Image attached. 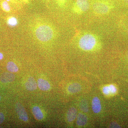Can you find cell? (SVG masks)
Masks as SVG:
<instances>
[{
  "label": "cell",
  "instance_id": "obj_1",
  "mask_svg": "<svg viewBox=\"0 0 128 128\" xmlns=\"http://www.w3.org/2000/svg\"><path fill=\"white\" fill-rule=\"evenodd\" d=\"M34 36L38 41L46 43L52 41L55 37V31L52 26L45 22H38L32 28Z\"/></svg>",
  "mask_w": 128,
  "mask_h": 128
},
{
  "label": "cell",
  "instance_id": "obj_23",
  "mask_svg": "<svg viewBox=\"0 0 128 128\" xmlns=\"http://www.w3.org/2000/svg\"><path fill=\"white\" fill-rule=\"evenodd\" d=\"M22 1H23L25 2H28V0H22Z\"/></svg>",
  "mask_w": 128,
  "mask_h": 128
},
{
  "label": "cell",
  "instance_id": "obj_16",
  "mask_svg": "<svg viewBox=\"0 0 128 128\" xmlns=\"http://www.w3.org/2000/svg\"><path fill=\"white\" fill-rule=\"evenodd\" d=\"M8 24L11 26H15L17 25L18 20L16 18L14 17H10L8 19Z\"/></svg>",
  "mask_w": 128,
  "mask_h": 128
},
{
  "label": "cell",
  "instance_id": "obj_26",
  "mask_svg": "<svg viewBox=\"0 0 128 128\" xmlns=\"http://www.w3.org/2000/svg\"><path fill=\"white\" fill-rule=\"evenodd\" d=\"M1 98V97L0 96V100Z\"/></svg>",
  "mask_w": 128,
  "mask_h": 128
},
{
  "label": "cell",
  "instance_id": "obj_18",
  "mask_svg": "<svg viewBox=\"0 0 128 128\" xmlns=\"http://www.w3.org/2000/svg\"><path fill=\"white\" fill-rule=\"evenodd\" d=\"M102 92L104 94L106 95H108L110 93V89H109V86H105L102 89Z\"/></svg>",
  "mask_w": 128,
  "mask_h": 128
},
{
  "label": "cell",
  "instance_id": "obj_6",
  "mask_svg": "<svg viewBox=\"0 0 128 128\" xmlns=\"http://www.w3.org/2000/svg\"><path fill=\"white\" fill-rule=\"evenodd\" d=\"M15 76L12 73L5 72L1 76V82L3 83H9L12 82L15 80Z\"/></svg>",
  "mask_w": 128,
  "mask_h": 128
},
{
  "label": "cell",
  "instance_id": "obj_11",
  "mask_svg": "<svg viewBox=\"0 0 128 128\" xmlns=\"http://www.w3.org/2000/svg\"><path fill=\"white\" fill-rule=\"evenodd\" d=\"M32 112L34 118L38 120H41L43 118V114L38 106H34V107L32 109Z\"/></svg>",
  "mask_w": 128,
  "mask_h": 128
},
{
  "label": "cell",
  "instance_id": "obj_8",
  "mask_svg": "<svg viewBox=\"0 0 128 128\" xmlns=\"http://www.w3.org/2000/svg\"><path fill=\"white\" fill-rule=\"evenodd\" d=\"M92 108L93 112L95 113H98L101 111L100 102L98 98L95 97L92 101Z\"/></svg>",
  "mask_w": 128,
  "mask_h": 128
},
{
  "label": "cell",
  "instance_id": "obj_13",
  "mask_svg": "<svg viewBox=\"0 0 128 128\" xmlns=\"http://www.w3.org/2000/svg\"><path fill=\"white\" fill-rule=\"evenodd\" d=\"M81 86L78 83H72L69 86L68 88V92L70 93H74L80 90Z\"/></svg>",
  "mask_w": 128,
  "mask_h": 128
},
{
  "label": "cell",
  "instance_id": "obj_19",
  "mask_svg": "<svg viewBox=\"0 0 128 128\" xmlns=\"http://www.w3.org/2000/svg\"><path fill=\"white\" fill-rule=\"evenodd\" d=\"M108 86H109V89H110V93H112V94H114L116 92V89L114 86L113 85H110Z\"/></svg>",
  "mask_w": 128,
  "mask_h": 128
},
{
  "label": "cell",
  "instance_id": "obj_5",
  "mask_svg": "<svg viewBox=\"0 0 128 128\" xmlns=\"http://www.w3.org/2000/svg\"><path fill=\"white\" fill-rule=\"evenodd\" d=\"M16 112L20 119L24 121H26L28 119V114L24 108L20 103L17 102L16 105Z\"/></svg>",
  "mask_w": 128,
  "mask_h": 128
},
{
  "label": "cell",
  "instance_id": "obj_21",
  "mask_svg": "<svg viewBox=\"0 0 128 128\" xmlns=\"http://www.w3.org/2000/svg\"><path fill=\"white\" fill-rule=\"evenodd\" d=\"M110 128H119L120 127L117 124L115 123H113L110 124Z\"/></svg>",
  "mask_w": 128,
  "mask_h": 128
},
{
  "label": "cell",
  "instance_id": "obj_3",
  "mask_svg": "<svg viewBox=\"0 0 128 128\" xmlns=\"http://www.w3.org/2000/svg\"><path fill=\"white\" fill-rule=\"evenodd\" d=\"M94 12L99 14H105L107 13L109 10L110 7L108 5L102 2H96L93 6Z\"/></svg>",
  "mask_w": 128,
  "mask_h": 128
},
{
  "label": "cell",
  "instance_id": "obj_7",
  "mask_svg": "<svg viewBox=\"0 0 128 128\" xmlns=\"http://www.w3.org/2000/svg\"><path fill=\"white\" fill-rule=\"evenodd\" d=\"M25 86L28 90L32 91L36 89L37 83L34 78L31 76L28 79L27 81L25 83Z\"/></svg>",
  "mask_w": 128,
  "mask_h": 128
},
{
  "label": "cell",
  "instance_id": "obj_2",
  "mask_svg": "<svg viewBox=\"0 0 128 128\" xmlns=\"http://www.w3.org/2000/svg\"><path fill=\"white\" fill-rule=\"evenodd\" d=\"M98 40L96 36L91 34H87L80 37L78 42L80 48L82 50H92L97 44Z\"/></svg>",
  "mask_w": 128,
  "mask_h": 128
},
{
  "label": "cell",
  "instance_id": "obj_24",
  "mask_svg": "<svg viewBox=\"0 0 128 128\" xmlns=\"http://www.w3.org/2000/svg\"><path fill=\"white\" fill-rule=\"evenodd\" d=\"M58 0L59 1H60V2H63L65 0Z\"/></svg>",
  "mask_w": 128,
  "mask_h": 128
},
{
  "label": "cell",
  "instance_id": "obj_4",
  "mask_svg": "<svg viewBox=\"0 0 128 128\" xmlns=\"http://www.w3.org/2000/svg\"><path fill=\"white\" fill-rule=\"evenodd\" d=\"M75 6L77 11L84 12L89 9V2L88 0H76Z\"/></svg>",
  "mask_w": 128,
  "mask_h": 128
},
{
  "label": "cell",
  "instance_id": "obj_22",
  "mask_svg": "<svg viewBox=\"0 0 128 128\" xmlns=\"http://www.w3.org/2000/svg\"><path fill=\"white\" fill-rule=\"evenodd\" d=\"M3 57V54L1 53L0 52V60L2 59Z\"/></svg>",
  "mask_w": 128,
  "mask_h": 128
},
{
  "label": "cell",
  "instance_id": "obj_14",
  "mask_svg": "<svg viewBox=\"0 0 128 128\" xmlns=\"http://www.w3.org/2000/svg\"><path fill=\"white\" fill-rule=\"evenodd\" d=\"M6 69L12 73H15L18 71V68L14 62L10 61L7 63Z\"/></svg>",
  "mask_w": 128,
  "mask_h": 128
},
{
  "label": "cell",
  "instance_id": "obj_20",
  "mask_svg": "<svg viewBox=\"0 0 128 128\" xmlns=\"http://www.w3.org/2000/svg\"><path fill=\"white\" fill-rule=\"evenodd\" d=\"M5 119V117L4 114L2 112H0V124L2 123Z\"/></svg>",
  "mask_w": 128,
  "mask_h": 128
},
{
  "label": "cell",
  "instance_id": "obj_15",
  "mask_svg": "<svg viewBox=\"0 0 128 128\" xmlns=\"http://www.w3.org/2000/svg\"><path fill=\"white\" fill-rule=\"evenodd\" d=\"M1 6L4 11L6 12H9L10 11V7L6 1H3L2 2Z\"/></svg>",
  "mask_w": 128,
  "mask_h": 128
},
{
  "label": "cell",
  "instance_id": "obj_17",
  "mask_svg": "<svg viewBox=\"0 0 128 128\" xmlns=\"http://www.w3.org/2000/svg\"><path fill=\"white\" fill-rule=\"evenodd\" d=\"M80 108L83 112H86L88 111V106L86 102L82 101L80 104Z\"/></svg>",
  "mask_w": 128,
  "mask_h": 128
},
{
  "label": "cell",
  "instance_id": "obj_25",
  "mask_svg": "<svg viewBox=\"0 0 128 128\" xmlns=\"http://www.w3.org/2000/svg\"><path fill=\"white\" fill-rule=\"evenodd\" d=\"M5 0L7 2H9L11 0Z\"/></svg>",
  "mask_w": 128,
  "mask_h": 128
},
{
  "label": "cell",
  "instance_id": "obj_12",
  "mask_svg": "<svg viewBox=\"0 0 128 128\" xmlns=\"http://www.w3.org/2000/svg\"><path fill=\"white\" fill-rule=\"evenodd\" d=\"M87 118L86 115L82 114H79L77 117L76 124L79 126H83L87 122Z\"/></svg>",
  "mask_w": 128,
  "mask_h": 128
},
{
  "label": "cell",
  "instance_id": "obj_9",
  "mask_svg": "<svg viewBox=\"0 0 128 128\" xmlns=\"http://www.w3.org/2000/svg\"><path fill=\"white\" fill-rule=\"evenodd\" d=\"M38 85L40 90L43 91L48 90L50 88L49 83L47 81L40 78L38 80Z\"/></svg>",
  "mask_w": 128,
  "mask_h": 128
},
{
  "label": "cell",
  "instance_id": "obj_10",
  "mask_svg": "<svg viewBox=\"0 0 128 128\" xmlns=\"http://www.w3.org/2000/svg\"><path fill=\"white\" fill-rule=\"evenodd\" d=\"M77 116V110L75 108H72L68 111L66 118L69 122H71L75 119Z\"/></svg>",
  "mask_w": 128,
  "mask_h": 128
}]
</instances>
